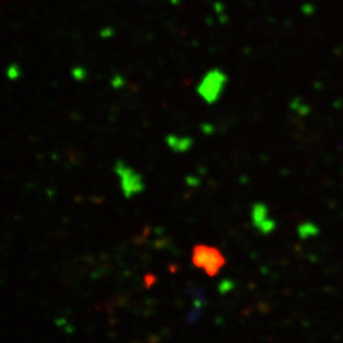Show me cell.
I'll use <instances>...</instances> for the list:
<instances>
[{
  "mask_svg": "<svg viewBox=\"0 0 343 343\" xmlns=\"http://www.w3.org/2000/svg\"><path fill=\"white\" fill-rule=\"evenodd\" d=\"M117 173L122 178V187L126 197H133L142 193L145 189V183L142 175L123 163L117 164Z\"/></svg>",
  "mask_w": 343,
  "mask_h": 343,
  "instance_id": "obj_3",
  "label": "cell"
},
{
  "mask_svg": "<svg viewBox=\"0 0 343 343\" xmlns=\"http://www.w3.org/2000/svg\"><path fill=\"white\" fill-rule=\"evenodd\" d=\"M167 144L175 152H185L190 150L192 140L189 137H178V136L171 135L167 137Z\"/></svg>",
  "mask_w": 343,
  "mask_h": 343,
  "instance_id": "obj_5",
  "label": "cell"
},
{
  "mask_svg": "<svg viewBox=\"0 0 343 343\" xmlns=\"http://www.w3.org/2000/svg\"><path fill=\"white\" fill-rule=\"evenodd\" d=\"M252 222L253 225L263 234H270L274 231L276 223L268 217V208L264 203H255L252 206Z\"/></svg>",
  "mask_w": 343,
  "mask_h": 343,
  "instance_id": "obj_4",
  "label": "cell"
},
{
  "mask_svg": "<svg viewBox=\"0 0 343 343\" xmlns=\"http://www.w3.org/2000/svg\"><path fill=\"white\" fill-rule=\"evenodd\" d=\"M228 77L221 69H210L202 78L197 86V93L208 104H214L223 93Z\"/></svg>",
  "mask_w": 343,
  "mask_h": 343,
  "instance_id": "obj_2",
  "label": "cell"
},
{
  "mask_svg": "<svg viewBox=\"0 0 343 343\" xmlns=\"http://www.w3.org/2000/svg\"><path fill=\"white\" fill-rule=\"evenodd\" d=\"M192 261L195 267L203 268L210 276H215L226 264V260L221 251L209 245L198 244L193 248Z\"/></svg>",
  "mask_w": 343,
  "mask_h": 343,
  "instance_id": "obj_1",
  "label": "cell"
},
{
  "mask_svg": "<svg viewBox=\"0 0 343 343\" xmlns=\"http://www.w3.org/2000/svg\"><path fill=\"white\" fill-rule=\"evenodd\" d=\"M320 233V229L317 224L312 223V222H305L299 225L298 234L302 240H309L312 237H315Z\"/></svg>",
  "mask_w": 343,
  "mask_h": 343,
  "instance_id": "obj_6",
  "label": "cell"
}]
</instances>
